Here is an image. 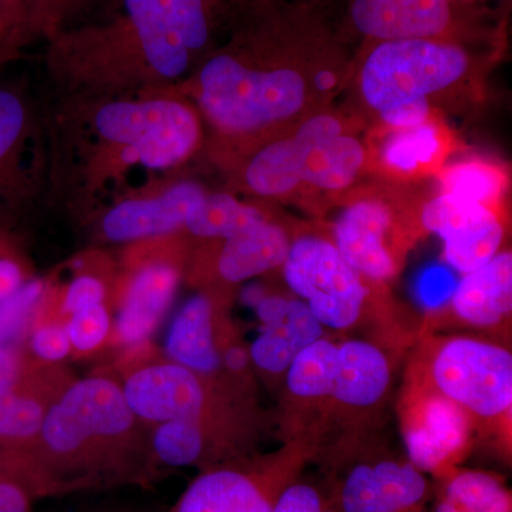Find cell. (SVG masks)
I'll return each mask as SVG.
<instances>
[{
    "label": "cell",
    "mask_w": 512,
    "mask_h": 512,
    "mask_svg": "<svg viewBox=\"0 0 512 512\" xmlns=\"http://www.w3.org/2000/svg\"><path fill=\"white\" fill-rule=\"evenodd\" d=\"M244 20L212 47L173 92L194 101L201 119L232 147L264 141L298 116L309 100L306 66L338 47L313 6L271 3L241 9Z\"/></svg>",
    "instance_id": "cell-1"
},
{
    "label": "cell",
    "mask_w": 512,
    "mask_h": 512,
    "mask_svg": "<svg viewBox=\"0 0 512 512\" xmlns=\"http://www.w3.org/2000/svg\"><path fill=\"white\" fill-rule=\"evenodd\" d=\"M227 0H120L103 22L50 39L46 70L60 99H106L171 90L212 49Z\"/></svg>",
    "instance_id": "cell-2"
},
{
    "label": "cell",
    "mask_w": 512,
    "mask_h": 512,
    "mask_svg": "<svg viewBox=\"0 0 512 512\" xmlns=\"http://www.w3.org/2000/svg\"><path fill=\"white\" fill-rule=\"evenodd\" d=\"M49 137L47 191L80 210L136 167L165 171L187 163L202 143L192 101L173 90L60 99Z\"/></svg>",
    "instance_id": "cell-3"
},
{
    "label": "cell",
    "mask_w": 512,
    "mask_h": 512,
    "mask_svg": "<svg viewBox=\"0 0 512 512\" xmlns=\"http://www.w3.org/2000/svg\"><path fill=\"white\" fill-rule=\"evenodd\" d=\"M143 426L121 383L107 376L73 380L47 410L32 446L0 461V473L33 498L146 483L157 466Z\"/></svg>",
    "instance_id": "cell-4"
},
{
    "label": "cell",
    "mask_w": 512,
    "mask_h": 512,
    "mask_svg": "<svg viewBox=\"0 0 512 512\" xmlns=\"http://www.w3.org/2000/svg\"><path fill=\"white\" fill-rule=\"evenodd\" d=\"M473 60L461 37L367 43L359 72L360 94L377 114L410 101L429 100L467 76Z\"/></svg>",
    "instance_id": "cell-5"
},
{
    "label": "cell",
    "mask_w": 512,
    "mask_h": 512,
    "mask_svg": "<svg viewBox=\"0 0 512 512\" xmlns=\"http://www.w3.org/2000/svg\"><path fill=\"white\" fill-rule=\"evenodd\" d=\"M177 235L131 244L126 275L119 278L114 296L119 312L111 340L117 345L126 349L146 345L170 311L183 278L181 252L174 242Z\"/></svg>",
    "instance_id": "cell-6"
},
{
    "label": "cell",
    "mask_w": 512,
    "mask_h": 512,
    "mask_svg": "<svg viewBox=\"0 0 512 512\" xmlns=\"http://www.w3.org/2000/svg\"><path fill=\"white\" fill-rule=\"evenodd\" d=\"M430 387L470 416H504L512 406L511 352L467 336L448 339L431 357Z\"/></svg>",
    "instance_id": "cell-7"
},
{
    "label": "cell",
    "mask_w": 512,
    "mask_h": 512,
    "mask_svg": "<svg viewBox=\"0 0 512 512\" xmlns=\"http://www.w3.org/2000/svg\"><path fill=\"white\" fill-rule=\"evenodd\" d=\"M282 269L288 288L323 328L346 330L356 325L367 289L333 242L319 237L296 239Z\"/></svg>",
    "instance_id": "cell-8"
},
{
    "label": "cell",
    "mask_w": 512,
    "mask_h": 512,
    "mask_svg": "<svg viewBox=\"0 0 512 512\" xmlns=\"http://www.w3.org/2000/svg\"><path fill=\"white\" fill-rule=\"evenodd\" d=\"M49 137L23 90L0 86V217L25 210L47 191Z\"/></svg>",
    "instance_id": "cell-9"
},
{
    "label": "cell",
    "mask_w": 512,
    "mask_h": 512,
    "mask_svg": "<svg viewBox=\"0 0 512 512\" xmlns=\"http://www.w3.org/2000/svg\"><path fill=\"white\" fill-rule=\"evenodd\" d=\"M335 470L329 497L336 512H427L429 478L406 457H355Z\"/></svg>",
    "instance_id": "cell-10"
},
{
    "label": "cell",
    "mask_w": 512,
    "mask_h": 512,
    "mask_svg": "<svg viewBox=\"0 0 512 512\" xmlns=\"http://www.w3.org/2000/svg\"><path fill=\"white\" fill-rule=\"evenodd\" d=\"M67 383L57 370L22 350L0 346V461L32 446L47 410Z\"/></svg>",
    "instance_id": "cell-11"
},
{
    "label": "cell",
    "mask_w": 512,
    "mask_h": 512,
    "mask_svg": "<svg viewBox=\"0 0 512 512\" xmlns=\"http://www.w3.org/2000/svg\"><path fill=\"white\" fill-rule=\"evenodd\" d=\"M299 468L301 461L288 457L208 468L168 512H272L276 495Z\"/></svg>",
    "instance_id": "cell-12"
},
{
    "label": "cell",
    "mask_w": 512,
    "mask_h": 512,
    "mask_svg": "<svg viewBox=\"0 0 512 512\" xmlns=\"http://www.w3.org/2000/svg\"><path fill=\"white\" fill-rule=\"evenodd\" d=\"M211 379L168 360L134 367L121 383L131 412L144 424L214 420Z\"/></svg>",
    "instance_id": "cell-13"
},
{
    "label": "cell",
    "mask_w": 512,
    "mask_h": 512,
    "mask_svg": "<svg viewBox=\"0 0 512 512\" xmlns=\"http://www.w3.org/2000/svg\"><path fill=\"white\" fill-rule=\"evenodd\" d=\"M421 222L443 241L444 261L460 275L490 262L503 245L504 225L493 208L450 192L424 205Z\"/></svg>",
    "instance_id": "cell-14"
},
{
    "label": "cell",
    "mask_w": 512,
    "mask_h": 512,
    "mask_svg": "<svg viewBox=\"0 0 512 512\" xmlns=\"http://www.w3.org/2000/svg\"><path fill=\"white\" fill-rule=\"evenodd\" d=\"M470 417L430 386L413 394L402 419L407 460L424 474L448 473L470 439Z\"/></svg>",
    "instance_id": "cell-15"
},
{
    "label": "cell",
    "mask_w": 512,
    "mask_h": 512,
    "mask_svg": "<svg viewBox=\"0 0 512 512\" xmlns=\"http://www.w3.org/2000/svg\"><path fill=\"white\" fill-rule=\"evenodd\" d=\"M205 188L197 181H174L114 202L101 214V237L114 244H136L180 234Z\"/></svg>",
    "instance_id": "cell-16"
},
{
    "label": "cell",
    "mask_w": 512,
    "mask_h": 512,
    "mask_svg": "<svg viewBox=\"0 0 512 512\" xmlns=\"http://www.w3.org/2000/svg\"><path fill=\"white\" fill-rule=\"evenodd\" d=\"M340 133L343 124L338 117L318 114L303 121L292 136L241 148L244 163L239 167V183L259 197L291 194L302 184L303 163L309 147L315 141Z\"/></svg>",
    "instance_id": "cell-17"
},
{
    "label": "cell",
    "mask_w": 512,
    "mask_h": 512,
    "mask_svg": "<svg viewBox=\"0 0 512 512\" xmlns=\"http://www.w3.org/2000/svg\"><path fill=\"white\" fill-rule=\"evenodd\" d=\"M349 20L366 43L463 36L450 0H349Z\"/></svg>",
    "instance_id": "cell-18"
},
{
    "label": "cell",
    "mask_w": 512,
    "mask_h": 512,
    "mask_svg": "<svg viewBox=\"0 0 512 512\" xmlns=\"http://www.w3.org/2000/svg\"><path fill=\"white\" fill-rule=\"evenodd\" d=\"M252 308L261 329L249 346V359L266 375H285L306 346L326 336L325 328L298 298L262 293Z\"/></svg>",
    "instance_id": "cell-19"
},
{
    "label": "cell",
    "mask_w": 512,
    "mask_h": 512,
    "mask_svg": "<svg viewBox=\"0 0 512 512\" xmlns=\"http://www.w3.org/2000/svg\"><path fill=\"white\" fill-rule=\"evenodd\" d=\"M393 212L377 198H362L350 204L333 227L335 247L362 278L383 282L397 272V261L390 249Z\"/></svg>",
    "instance_id": "cell-20"
},
{
    "label": "cell",
    "mask_w": 512,
    "mask_h": 512,
    "mask_svg": "<svg viewBox=\"0 0 512 512\" xmlns=\"http://www.w3.org/2000/svg\"><path fill=\"white\" fill-rule=\"evenodd\" d=\"M164 353L168 362L205 379L218 376L222 365L217 306L210 293H195L178 309L165 338Z\"/></svg>",
    "instance_id": "cell-21"
},
{
    "label": "cell",
    "mask_w": 512,
    "mask_h": 512,
    "mask_svg": "<svg viewBox=\"0 0 512 512\" xmlns=\"http://www.w3.org/2000/svg\"><path fill=\"white\" fill-rule=\"evenodd\" d=\"M390 379L392 370L382 349L359 339L338 342L330 399L353 409H367L383 399Z\"/></svg>",
    "instance_id": "cell-22"
},
{
    "label": "cell",
    "mask_w": 512,
    "mask_h": 512,
    "mask_svg": "<svg viewBox=\"0 0 512 512\" xmlns=\"http://www.w3.org/2000/svg\"><path fill=\"white\" fill-rule=\"evenodd\" d=\"M457 318L476 328H491L511 315L512 254L497 255L476 271L461 275L450 305Z\"/></svg>",
    "instance_id": "cell-23"
},
{
    "label": "cell",
    "mask_w": 512,
    "mask_h": 512,
    "mask_svg": "<svg viewBox=\"0 0 512 512\" xmlns=\"http://www.w3.org/2000/svg\"><path fill=\"white\" fill-rule=\"evenodd\" d=\"M291 241L284 228L269 220L222 239L215 272L224 284L238 285L282 268Z\"/></svg>",
    "instance_id": "cell-24"
},
{
    "label": "cell",
    "mask_w": 512,
    "mask_h": 512,
    "mask_svg": "<svg viewBox=\"0 0 512 512\" xmlns=\"http://www.w3.org/2000/svg\"><path fill=\"white\" fill-rule=\"evenodd\" d=\"M210 424L200 421L174 420L154 424L148 436L151 456L156 466L208 468L222 466L220 453L210 436Z\"/></svg>",
    "instance_id": "cell-25"
},
{
    "label": "cell",
    "mask_w": 512,
    "mask_h": 512,
    "mask_svg": "<svg viewBox=\"0 0 512 512\" xmlns=\"http://www.w3.org/2000/svg\"><path fill=\"white\" fill-rule=\"evenodd\" d=\"M363 144L340 133L322 138L309 147L302 170V184L326 191H342L356 180L365 164Z\"/></svg>",
    "instance_id": "cell-26"
},
{
    "label": "cell",
    "mask_w": 512,
    "mask_h": 512,
    "mask_svg": "<svg viewBox=\"0 0 512 512\" xmlns=\"http://www.w3.org/2000/svg\"><path fill=\"white\" fill-rule=\"evenodd\" d=\"M511 493L500 477L488 471H448L433 512H511Z\"/></svg>",
    "instance_id": "cell-27"
},
{
    "label": "cell",
    "mask_w": 512,
    "mask_h": 512,
    "mask_svg": "<svg viewBox=\"0 0 512 512\" xmlns=\"http://www.w3.org/2000/svg\"><path fill=\"white\" fill-rule=\"evenodd\" d=\"M266 220L268 217L259 208L228 192L205 191L187 215L183 231L194 238L222 241Z\"/></svg>",
    "instance_id": "cell-28"
},
{
    "label": "cell",
    "mask_w": 512,
    "mask_h": 512,
    "mask_svg": "<svg viewBox=\"0 0 512 512\" xmlns=\"http://www.w3.org/2000/svg\"><path fill=\"white\" fill-rule=\"evenodd\" d=\"M336 345L338 342L323 336L293 359L285 373L286 387L292 396L303 400L328 399Z\"/></svg>",
    "instance_id": "cell-29"
},
{
    "label": "cell",
    "mask_w": 512,
    "mask_h": 512,
    "mask_svg": "<svg viewBox=\"0 0 512 512\" xmlns=\"http://www.w3.org/2000/svg\"><path fill=\"white\" fill-rule=\"evenodd\" d=\"M441 150V138L436 124L400 128L384 140L382 161L397 173H414L421 165L430 164Z\"/></svg>",
    "instance_id": "cell-30"
},
{
    "label": "cell",
    "mask_w": 512,
    "mask_h": 512,
    "mask_svg": "<svg viewBox=\"0 0 512 512\" xmlns=\"http://www.w3.org/2000/svg\"><path fill=\"white\" fill-rule=\"evenodd\" d=\"M47 292L43 279L32 278L0 303V346H22Z\"/></svg>",
    "instance_id": "cell-31"
},
{
    "label": "cell",
    "mask_w": 512,
    "mask_h": 512,
    "mask_svg": "<svg viewBox=\"0 0 512 512\" xmlns=\"http://www.w3.org/2000/svg\"><path fill=\"white\" fill-rule=\"evenodd\" d=\"M504 185L503 174L495 170L493 165L480 161L453 165L441 178L443 192L460 195L485 205H490L500 197Z\"/></svg>",
    "instance_id": "cell-32"
},
{
    "label": "cell",
    "mask_w": 512,
    "mask_h": 512,
    "mask_svg": "<svg viewBox=\"0 0 512 512\" xmlns=\"http://www.w3.org/2000/svg\"><path fill=\"white\" fill-rule=\"evenodd\" d=\"M63 323L73 352L79 355L97 352L109 342L113 333V319L107 303L74 312Z\"/></svg>",
    "instance_id": "cell-33"
},
{
    "label": "cell",
    "mask_w": 512,
    "mask_h": 512,
    "mask_svg": "<svg viewBox=\"0 0 512 512\" xmlns=\"http://www.w3.org/2000/svg\"><path fill=\"white\" fill-rule=\"evenodd\" d=\"M83 0H23V30L26 42L45 39L49 42L69 26Z\"/></svg>",
    "instance_id": "cell-34"
},
{
    "label": "cell",
    "mask_w": 512,
    "mask_h": 512,
    "mask_svg": "<svg viewBox=\"0 0 512 512\" xmlns=\"http://www.w3.org/2000/svg\"><path fill=\"white\" fill-rule=\"evenodd\" d=\"M25 342L26 355L42 365H59L73 353L64 323L40 315L39 311L23 340Z\"/></svg>",
    "instance_id": "cell-35"
},
{
    "label": "cell",
    "mask_w": 512,
    "mask_h": 512,
    "mask_svg": "<svg viewBox=\"0 0 512 512\" xmlns=\"http://www.w3.org/2000/svg\"><path fill=\"white\" fill-rule=\"evenodd\" d=\"M458 279L448 265H430L421 271L414 282V296L421 308L440 311L450 305Z\"/></svg>",
    "instance_id": "cell-36"
},
{
    "label": "cell",
    "mask_w": 512,
    "mask_h": 512,
    "mask_svg": "<svg viewBox=\"0 0 512 512\" xmlns=\"http://www.w3.org/2000/svg\"><path fill=\"white\" fill-rule=\"evenodd\" d=\"M35 278L26 256L8 232L0 229V303Z\"/></svg>",
    "instance_id": "cell-37"
},
{
    "label": "cell",
    "mask_w": 512,
    "mask_h": 512,
    "mask_svg": "<svg viewBox=\"0 0 512 512\" xmlns=\"http://www.w3.org/2000/svg\"><path fill=\"white\" fill-rule=\"evenodd\" d=\"M272 512H336V510L329 495L320 491L315 484L295 476L276 495Z\"/></svg>",
    "instance_id": "cell-38"
},
{
    "label": "cell",
    "mask_w": 512,
    "mask_h": 512,
    "mask_svg": "<svg viewBox=\"0 0 512 512\" xmlns=\"http://www.w3.org/2000/svg\"><path fill=\"white\" fill-rule=\"evenodd\" d=\"M379 117L386 126L392 127L393 130L420 126L429 121L430 103L429 100L410 101V103L400 104V106L382 111L379 113Z\"/></svg>",
    "instance_id": "cell-39"
},
{
    "label": "cell",
    "mask_w": 512,
    "mask_h": 512,
    "mask_svg": "<svg viewBox=\"0 0 512 512\" xmlns=\"http://www.w3.org/2000/svg\"><path fill=\"white\" fill-rule=\"evenodd\" d=\"M32 500L18 480L0 473V512H32Z\"/></svg>",
    "instance_id": "cell-40"
},
{
    "label": "cell",
    "mask_w": 512,
    "mask_h": 512,
    "mask_svg": "<svg viewBox=\"0 0 512 512\" xmlns=\"http://www.w3.org/2000/svg\"><path fill=\"white\" fill-rule=\"evenodd\" d=\"M0 29L15 33L26 43L23 30V0H0Z\"/></svg>",
    "instance_id": "cell-41"
},
{
    "label": "cell",
    "mask_w": 512,
    "mask_h": 512,
    "mask_svg": "<svg viewBox=\"0 0 512 512\" xmlns=\"http://www.w3.org/2000/svg\"><path fill=\"white\" fill-rule=\"evenodd\" d=\"M221 365L227 369L229 373L234 375H241L242 372L248 369L249 352L241 345H228L225 348H220Z\"/></svg>",
    "instance_id": "cell-42"
},
{
    "label": "cell",
    "mask_w": 512,
    "mask_h": 512,
    "mask_svg": "<svg viewBox=\"0 0 512 512\" xmlns=\"http://www.w3.org/2000/svg\"><path fill=\"white\" fill-rule=\"evenodd\" d=\"M23 45H25V40L22 37L8 32V30L0 29V66L13 59Z\"/></svg>",
    "instance_id": "cell-43"
},
{
    "label": "cell",
    "mask_w": 512,
    "mask_h": 512,
    "mask_svg": "<svg viewBox=\"0 0 512 512\" xmlns=\"http://www.w3.org/2000/svg\"><path fill=\"white\" fill-rule=\"evenodd\" d=\"M231 5L239 9L261 8V6L271 5V3L281 2V0H227Z\"/></svg>",
    "instance_id": "cell-44"
},
{
    "label": "cell",
    "mask_w": 512,
    "mask_h": 512,
    "mask_svg": "<svg viewBox=\"0 0 512 512\" xmlns=\"http://www.w3.org/2000/svg\"><path fill=\"white\" fill-rule=\"evenodd\" d=\"M450 2L453 3L454 8L461 10L468 8V6L474 5V3L478 2V0H450Z\"/></svg>",
    "instance_id": "cell-45"
},
{
    "label": "cell",
    "mask_w": 512,
    "mask_h": 512,
    "mask_svg": "<svg viewBox=\"0 0 512 512\" xmlns=\"http://www.w3.org/2000/svg\"><path fill=\"white\" fill-rule=\"evenodd\" d=\"M90 512H127V511H117V510H97V511H90Z\"/></svg>",
    "instance_id": "cell-46"
}]
</instances>
